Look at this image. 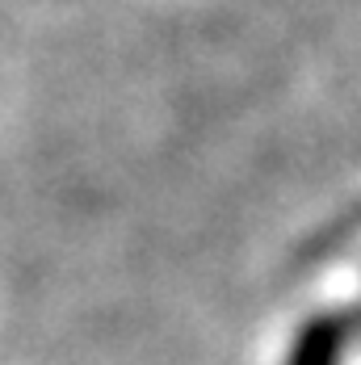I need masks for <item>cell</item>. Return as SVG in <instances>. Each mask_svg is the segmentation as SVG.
<instances>
[{
  "instance_id": "1",
  "label": "cell",
  "mask_w": 361,
  "mask_h": 365,
  "mask_svg": "<svg viewBox=\"0 0 361 365\" xmlns=\"http://www.w3.org/2000/svg\"><path fill=\"white\" fill-rule=\"evenodd\" d=\"M357 331H361V307L311 315V319L298 328V336H294L286 365H340L349 340H353Z\"/></svg>"
}]
</instances>
